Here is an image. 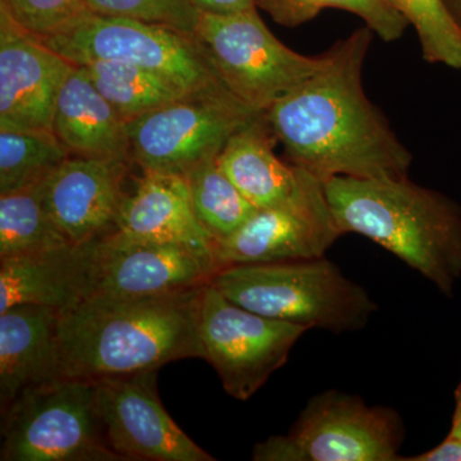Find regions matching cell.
Instances as JSON below:
<instances>
[{
    "mask_svg": "<svg viewBox=\"0 0 461 461\" xmlns=\"http://www.w3.org/2000/svg\"><path fill=\"white\" fill-rule=\"evenodd\" d=\"M309 329L248 311L211 284L200 296L199 338L227 395L247 402L286 364L291 348Z\"/></svg>",
    "mask_w": 461,
    "mask_h": 461,
    "instance_id": "10",
    "label": "cell"
},
{
    "mask_svg": "<svg viewBox=\"0 0 461 461\" xmlns=\"http://www.w3.org/2000/svg\"><path fill=\"white\" fill-rule=\"evenodd\" d=\"M95 381L36 384L2 414V461H121L96 411Z\"/></svg>",
    "mask_w": 461,
    "mask_h": 461,
    "instance_id": "6",
    "label": "cell"
},
{
    "mask_svg": "<svg viewBox=\"0 0 461 461\" xmlns=\"http://www.w3.org/2000/svg\"><path fill=\"white\" fill-rule=\"evenodd\" d=\"M0 5L18 25L38 38L53 35L90 12L86 0H0Z\"/></svg>",
    "mask_w": 461,
    "mask_h": 461,
    "instance_id": "28",
    "label": "cell"
},
{
    "mask_svg": "<svg viewBox=\"0 0 461 461\" xmlns=\"http://www.w3.org/2000/svg\"><path fill=\"white\" fill-rule=\"evenodd\" d=\"M127 160L71 156L45 181L51 221L72 245L89 244L114 230L126 194Z\"/></svg>",
    "mask_w": 461,
    "mask_h": 461,
    "instance_id": "15",
    "label": "cell"
},
{
    "mask_svg": "<svg viewBox=\"0 0 461 461\" xmlns=\"http://www.w3.org/2000/svg\"><path fill=\"white\" fill-rule=\"evenodd\" d=\"M402 461H461V438L448 433L447 437L426 453L402 457Z\"/></svg>",
    "mask_w": 461,
    "mask_h": 461,
    "instance_id": "29",
    "label": "cell"
},
{
    "mask_svg": "<svg viewBox=\"0 0 461 461\" xmlns=\"http://www.w3.org/2000/svg\"><path fill=\"white\" fill-rule=\"evenodd\" d=\"M68 157L54 132L0 130V194L47 180Z\"/></svg>",
    "mask_w": 461,
    "mask_h": 461,
    "instance_id": "24",
    "label": "cell"
},
{
    "mask_svg": "<svg viewBox=\"0 0 461 461\" xmlns=\"http://www.w3.org/2000/svg\"><path fill=\"white\" fill-rule=\"evenodd\" d=\"M105 441L121 461H214L167 412L158 369L95 381Z\"/></svg>",
    "mask_w": 461,
    "mask_h": 461,
    "instance_id": "13",
    "label": "cell"
},
{
    "mask_svg": "<svg viewBox=\"0 0 461 461\" xmlns=\"http://www.w3.org/2000/svg\"><path fill=\"white\" fill-rule=\"evenodd\" d=\"M39 39L75 66L115 60L156 72L186 94L230 91L198 36L172 27L87 12L66 29Z\"/></svg>",
    "mask_w": 461,
    "mask_h": 461,
    "instance_id": "5",
    "label": "cell"
},
{
    "mask_svg": "<svg viewBox=\"0 0 461 461\" xmlns=\"http://www.w3.org/2000/svg\"><path fill=\"white\" fill-rule=\"evenodd\" d=\"M300 169V184L291 198L258 209L232 236L215 242L221 269L321 258L345 235L330 209L324 182Z\"/></svg>",
    "mask_w": 461,
    "mask_h": 461,
    "instance_id": "11",
    "label": "cell"
},
{
    "mask_svg": "<svg viewBox=\"0 0 461 461\" xmlns=\"http://www.w3.org/2000/svg\"><path fill=\"white\" fill-rule=\"evenodd\" d=\"M414 27L430 65L461 71V30L442 0H387Z\"/></svg>",
    "mask_w": 461,
    "mask_h": 461,
    "instance_id": "26",
    "label": "cell"
},
{
    "mask_svg": "<svg viewBox=\"0 0 461 461\" xmlns=\"http://www.w3.org/2000/svg\"><path fill=\"white\" fill-rule=\"evenodd\" d=\"M74 66L0 5V130L53 132L58 95Z\"/></svg>",
    "mask_w": 461,
    "mask_h": 461,
    "instance_id": "14",
    "label": "cell"
},
{
    "mask_svg": "<svg viewBox=\"0 0 461 461\" xmlns=\"http://www.w3.org/2000/svg\"><path fill=\"white\" fill-rule=\"evenodd\" d=\"M91 14L132 18L196 35L202 12L193 0H86Z\"/></svg>",
    "mask_w": 461,
    "mask_h": 461,
    "instance_id": "27",
    "label": "cell"
},
{
    "mask_svg": "<svg viewBox=\"0 0 461 461\" xmlns=\"http://www.w3.org/2000/svg\"><path fill=\"white\" fill-rule=\"evenodd\" d=\"M113 232L132 241L176 242L214 253L186 177L173 173L144 172L133 193L126 194Z\"/></svg>",
    "mask_w": 461,
    "mask_h": 461,
    "instance_id": "16",
    "label": "cell"
},
{
    "mask_svg": "<svg viewBox=\"0 0 461 461\" xmlns=\"http://www.w3.org/2000/svg\"><path fill=\"white\" fill-rule=\"evenodd\" d=\"M450 435L460 437L461 438V381L455 390V411L453 423H451Z\"/></svg>",
    "mask_w": 461,
    "mask_h": 461,
    "instance_id": "31",
    "label": "cell"
},
{
    "mask_svg": "<svg viewBox=\"0 0 461 461\" xmlns=\"http://www.w3.org/2000/svg\"><path fill=\"white\" fill-rule=\"evenodd\" d=\"M202 14H227L257 8L254 0H193Z\"/></svg>",
    "mask_w": 461,
    "mask_h": 461,
    "instance_id": "30",
    "label": "cell"
},
{
    "mask_svg": "<svg viewBox=\"0 0 461 461\" xmlns=\"http://www.w3.org/2000/svg\"><path fill=\"white\" fill-rule=\"evenodd\" d=\"M203 288L135 299L89 296L58 312L53 379L99 381L203 357Z\"/></svg>",
    "mask_w": 461,
    "mask_h": 461,
    "instance_id": "2",
    "label": "cell"
},
{
    "mask_svg": "<svg viewBox=\"0 0 461 461\" xmlns=\"http://www.w3.org/2000/svg\"><path fill=\"white\" fill-rule=\"evenodd\" d=\"M58 311L23 304L0 313V411L53 379Z\"/></svg>",
    "mask_w": 461,
    "mask_h": 461,
    "instance_id": "18",
    "label": "cell"
},
{
    "mask_svg": "<svg viewBox=\"0 0 461 461\" xmlns=\"http://www.w3.org/2000/svg\"><path fill=\"white\" fill-rule=\"evenodd\" d=\"M220 269L212 251L176 242L132 241L111 230L93 242L86 297L171 295L205 286Z\"/></svg>",
    "mask_w": 461,
    "mask_h": 461,
    "instance_id": "12",
    "label": "cell"
},
{
    "mask_svg": "<svg viewBox=\"0 0 461 461\" xmlns=\"http://www.w3.org/2000/svg\"><path fill=\"white\" fill-rule=\"evenodd\" d=\"M196 36L224 86L256 112H267L318 71L323 54L309 57L278 41L257 8L202 14Z\"/></svg>",
    "mask_w": 461,
    "mask_h": 461,
    "instance_id": "8",
    "label": "cell"
},
{
    "mask_svg": "<svg viewBox=\"0 0 461 461\" xmlns=\"http://www.w3.org/2000/svg\"><path fill=\"white\" fill-rule=\"evenodd\" d=\"M273 132L266 112L239 129L217 158L224 175L258 209L281 204L295 193L302 169L286 165L275 153Z\"/></svg>",
    "mask_w": 461,
    "mask_h": 461,
    "instance_id": "20",
    "label": "cell"
},
{
    "mask_svg": "<svg viewBox=\"0 0 461 461\" xmlns=\"http://www.w3.org/2000/svg\"><path fill=\"white\" fill-rule=\"evenodd\" d=\"M54 135L71 156L129 162L126 122L117 114L81 66H74L58 95Z\"/></svg>",
    "mask_w": 461,
    "mask_h": 461,
    "instance_id": "19",
    "label": "cell"
},
{
    "mask_svg": "<svg viewBox=\"0 0 461 461\" xmlns=\"http://www.w3.org/2000/svg\"><path fill=\"white\" fill-rule=\"evenodd\" d=\"M259 113L230 91L187 94L126 123L130 154L144 172L186 176Z\"/></svg>",
    "mask_w": 461,
    "mask_h": 461,
    "instance_id": "9",
    "label": "cell"
},
{
    "mask_svg": "<svg viewBox=\"0 0 461 461\" xmlns=\"http://www.w3.org/2000/svg\"><path fill=\"white\" fill-rule=\"evenodd\" d=\"M45 181L0 194V259L72 245L51 221L45 204Z\"/></svg>",
    "mask_w": 461,
    "mask_h": 461,
    "instance_id": "22",
    "label": "cell"
},
{
    "mask_svg": "<svg viewBox=\"0 0 461 461\" xmlns=\"http://www.w3.org/2000/svg\"><path fill=\"white\" fill-rule=\"evenodd\" d=\"M324 189L342 232L371 240L453 296L461 278L459 203L408 177H332Z\"/></svg>",
    "mask_w": 461,
    "mask_h": 461,
    "instance_id": "3",
    "label": "cell"
},
{
    "mask_svg": "<svg viewBox=\"0 0 461 461\" xmlns=\"http://www.w3.org/2000/svg\"><path fill=\"white\" fill-rule=\"evenodd\" d=\"M185 177L200 223L215 242L232 236L258 211L224 175L217 158L196 167Z\"/></svg>",
    "mask_w": 461,
    "mask_h": 461,
    "instance_id": "23",
    "label": "cell"
},
{
    "mask_svg": "<svg viewBox=\"0 0 461 461\" xmlns=\"http://www.w3.org/2000/svg\"><path fill=\"white\" fill-rule=\"evenodd\" d=\"M442 2L461 30V0H442Z\"/></svg>",
    "mask_w": 461,
    "mask_h": 461,
    "instance_id": "32",
    "label": "cell"
},
{
    "mask_svg": "<svg viewBox=\"0 0 461 461\" xmlns=\"http://www.w3.org/2000/svg\"><path fill=\"white\" fill-rule=\"evenodd\" d=\"M81 67L126 123L187 95L163 76L131 63L94 60Z\"/></svg>",
    "mask_w": 461,
    "mask_h": 461,
    "instance_id": "21",
    "label": "cell"
},
{
    "mask_svg": "<svg viewBox=\"0 0 461 461\" xmlns=\"http://www.w3.org/2000/svg\"><path fill=\"white\" fill-rule=\"evenodd\" d=\"M373 35L366 26L336 41L318 71L266 112L291 165L323 182L408 177L412 154L363 87Z\"/></svg>",
    "mask_w": 461,
    "mask_h": 461,
    "instance_id": "1",
    "label": "cell"
},
{
    "mask_svg": "<svg viewBox=\"0 0 461 461\" xmlns=\"http://www.w3.org/2000/svg\"><path fill=\"white\" fill-rule=\"evenodd\" d=\"M257 8L278 25L297 27L313 20L323 9L335 8L362 18L381 41H399L409 26L387 0H254Z\"/></svg>",
    "mask_w": 461,
    "mask_h": 461,
    "instance_id": "25",
    "label": "cell"
},
{
    "mask_svg": "<svg viewBox=\"0 0 461 461\" xmlns=\"http://www.w3.org/2000/svg\"><path fill=\"white\" fill-rule=\"evenodd\" d=\"M209 284L254 313L336 335L366 329L378 311L369 294L324 257L224 267Z\"/></svg>",
    "mask_w": 461,
    "mask_h": 461,
    "instance_id": "4",
    "label": "cell"
},
{
    "mask_svg": "<svg viewBox=\"0 0 461 461\" xmlns=\"http://www.w3.org/2000/svg\"><path fill=\"white\" fill-rule=\"evenodd\" d=\"M94 241L0 259V313L23 304L59 312L85 299Z\"/></svg>",
    "mask_w": 461,
    "mask_h": 461,
    "instance_id": "17",
    "label": "cell"
},
{
    "mask_svg": "<svg viewBox=\"0 0 461 461\" xmlns=\"http://www.w3.org/2000/svg\"><path fill=\"white\" fill-rule=\"evenodd\" d=\"M399 412L330 390L312 397L286 436L254 446V461H402Z\"/></svg>",
    "mask_w": 461,
    "mask_h": 461,
    "instance_id": "7",
    "label": "cell"
}]
</instances>
